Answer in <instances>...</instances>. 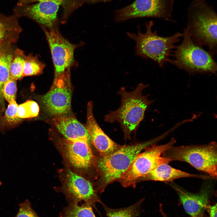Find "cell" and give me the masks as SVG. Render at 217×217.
Segmentation results:
<instances>
[{"mask_svg": "<svg viewBox=\"0 0 217 217\" xmlns=\"http://www.w3.org/2000/svg\"><path fill=\"white\" fill-rule=\"evenodd\" d=\"M187 26L193 39L205 45L212 54L217 48V15L206 0H194L188 9Z\"/></svg>", "mask_w": 217, "mask_h": 217, "instance_id": "obj_5", "label": "cell"}, {"mask_svg": "<svg viewBox=\"0 0 217 217\" xmlns=\"http://www.w3.org/2000/svg\"><path fill=\"white\" fill-rule=\"evenodd\" d=\"M24 52L18 49H15L9 69L10 77L16 80L23 77V68L26 56Z\"/></svg>", "mask_w": 217, "mask_h": 217, "instance_id": "obj_22", "label": "cell"}, {"mask_svg": "<svg viewBox=\"0 0 217 217\" xmlns=\"http://www.w3.org/2000/svg\"><path fill=\"white\" fill-rule=\"evenodd\" d=\"M162 155L171 162H187L197 170L217 178V144L215 142L204 145L173 146Z\"/></svg>", "mask_w": 217, "mask_h": 217, "instance_id": "obj_6", "label": "cell"}, {"mask_svg": "<svg viewBox=\"0 0 217 217\" xmlns=\"http://www.w3.org/2000/svg\"><path fill=\"white\" fill-rule=\"evenodd\" d=\"M39 112L38 104L33 101L29 100L18 105L17 116L20 119L36 117Z\"/></svg>", "mask_w": 217, "mask_h": 217, "instance_id": "obj_24", "label": "cell"}, {"mask_svg": "<svg viewBox=\"0 0 217 217\" xmlns=\"http://www.w3.org/2000/svg\"><path fill=\"white\" fill-rule=\"evenodd\" d=\"M168 164H164L158 166L140 178L138 182L148 181L169 182L184 178H194L207 180L215 179L208 175H197L187 173L173 168Z\"/></svg>", "mask_w": 217, "mask_h": 217, "instance_id": "obj_17", "label": "cell"}, {"mask_svg": "<svg viewBox=\"0 0 217 217\" xmlns=\"http://www.w3.org/2000/svg\"><path fill=\"white\" fill-rule=\"evenodd\" d=\"M93 104L89 102L87 106V119L85 126L90 135V142L100 154V156L110 154L122 145L115 142L103 131L96 121L93 112Z\"/></svg>", "mask_w": 217, "mask_h": 217, "instance_id": "obj_14", "label": "cell"}, {"mask_svg": "<svg viewBox=\"0 0 217 217\" xmlns=\"http://www.w3.org/2000/svg\"><path fill=\"white\" fill-rule=\"evenodd\" d=\"M52 123L64 138L85 139L90 142V135L85 126L76 118L66 115H60L55 116Z\"/></svg>", "mask_w": 217, "mask_h": 217, "instance_id": "obj_16", "label": "cell"}, {"mask_svg": "<svg viewBox=\"0 0 217 217\" xmlns=\"http://www.w3.org/2000/svg\"><path fill=\"white\" fill-rule=\"evenodd\" d=\"M178 194L183 207L191 217H203L209 205V190L202 189L197 193L187 191L175 184L171 185Z\"/></svg>", "mask_w": 217, "mask_h": 217, "instance_id": "obj_15", "label": "cell"}, {"mask_svg": "<svg viewBox=\"0 0 217 217\" xmlns=\"http://www.w3.org/2000/svg\"><path fill=\"white\" fill-rule=\"evenodd\" d=\"M85 139L68 140L64 138L61 144L63 155L68 162L75 168L86 169L95 165L96 157Z\"/></svg>", "mask_w": 217, "mask_h": 217, "instance_id": "obj_13", "label": "cell"}, {"mask_svg": "<svg viewBox=\"0 0 217 217\" xmlns=\"http://www.w3.org/2000/svg\"><path fill=\"white\" fill-rule=\"evenodd\" d=\"M1 184H2V183H1V181H0V185H1Z\"/></svg>", "mask_w": 217, "mask_h": 217, "instance_id": "obj_32", "label": "cell"}, {"mask_svg": "<svg viewBox=\"0 0 217 217\" xmlns=\"http://www.w3.org/2000/svg\"><path fill=\"white\" fill-rule=\"evenodd\" d=\"M72 91L70 71L55 77L49 91L42 96L41 102L46 112L55 116L66 115L71 109Z\"/></svg>", "mask_w": 217, "mask_h": 217, "instance_id": "obj_9", "label": "cell"}, {"mask_svg": "<svg viewBox=\"0 0 217 217\" xmlns=\"http://www.w3.org/2000/svg\"><path fill=\"white\" fill-rule=\"evenodd\" d=\"M15 217H39L32 207L28 200L19 205V210Z\"/></svg>", "mask_w": 217, "mask_h": 217, "instance_id": "obj_26", "label": "cell"}, {"mask_svg": "<svg viewBox=\"0 0 217 217\" xmlns=\"http://www.w3.org/2000/svg\"><path fill=\"white\" fill-rule=\"evenodd\" d=\"M59 217H96L92 207L89 205L69 204L62 210Z\"/></svg>", "mask_w": 217, "mask_h": 217, "instance_id": "obj_21", "label": "cell"}, {"mask_svg": "<svg viewBox=\"0 0 217 217\" xmlns=\"http://www.w3.org/2000/svg\"><path fill=\"white\" fill-rule=\"evenodd\" d=\"M55 69V77L69 71L74 61L75 45L65 39L55 28L45 30Z\"/></svg>", "mask_w": 217, "mask_h": 217, "instance_id": "obj_11", "label": "cell"}, {"mask_svg": "<svg viewBox=\"0 0 217 217\" xmlns=\"http://www.w3.org/2000/svg\"><path fill=\"white\" fill-rule=\"evenodd\" d=\"M44 67V63L36 56L31 54L26 55L23 68L24 77L40 74Z\"/></svg>", "mask_w": 217, "mask_h": 217, "instance_id": "obj_23", "label": "cell"}, {"mask_svg": "<svg viewBox=\"0 0 217 217\" xmlns=\"http://www.w3.org/2000/svg\"><path fill=\"white\" fill-rule=\"evenodd\" d=\"M64 0H51L33 4L16 5L13 9V14L18 18H30L49 29L55 28L58 9Z\"/></svg>", "mask_w": 217, "mask_h": 217, "instance_id": "obj_12", "label": "cell"}, {"mask_svg": "<svg viewBox=\"0 0 217 217\" xmlns=\"http://www.w3.org/2000/svg\"><path fill=\"white\" fill-rule=\"evenodd\" d=\"M148 86V84L140 83L131 91H127L125 87H121L118 92L121 97L120 107L110 111L104 117L106 122H117L120 124L125 140H131V134L136 132L144 118L146 110L154 102L148 99V95L143 94Z\"/></svg>", "mask_w": 217, "mask_h": 217, "instance_id": "obj_2", "label": "cell"}, {"mask_svg": "<svg viewBox=\"0 0 217 217\" xmlns=\"http://www.w3.org/2000/svg\"><path fill=\"white\" fill-rule=\"evenodd\" d=\"M159 211L163 217H168L166 214L163 210L162 208V205H160L159 206Z\"/></svg>", "mask_w": 217, "mask_h": 217, "instance_id": "obj_31", "label": "cell"}, {"mask_svg": "<svg viewBox=\"0 0 217 217\" xmlns=\"http://www.w3.org/2000/svg\"><path fill=\"white\" fill-rule=\"evenodd\" d=\"M112 0H81V1H82V3L83 2H87L91 3H95L101 2H110Z\"/></svg>", "mask_w": 217, "mask_h": 217, "instance_id": "obj_30", "label": "cell"}, {"mask_svg": "<svg viewBox=\"0 0 217 217\" xmlns=\"http://www.w3.org/2000/svg\"><path fill=\"white\" fill-rule=\"evenodd\" d=\"M144 199L140 200L131 206L120 209L111 208L103 203L102 205L107 217H137L142 212L141 206Z\"/></svg>", "mask_w": 217, "mask_h": 217, "instance_id": "obj_20", "label": "cell"}, {"mask_svg": "<svg viewBox=\"0 0 217 217\" xmlns=\"http://www.w3.org/2000/svg\"><path fill=\"white\" fill-rule=\"evenodd\" d=\"M206 210H207L210 217H217V204L213 205H208Z\"/></svg>", "mask_w": 217, "mask_h": 217, "instance_id": "obj_28", "label": "cell"}, {"mask_svg": "<svg viewBox=\"0 0 217 217\" xmlns=\"http://www.w3.org/2000/svg\"><path fill=\"white\" fill-rule=\"evenodd\" d=\"M16 80L10 77L3 86L2 96L9 103L15 100L17 89Z\"/></svg>", "mask_w": 217, "mask_h": 217, "instance_id": "obj_25", "label": "cell"}, {"mask_svg": "<svg viewBox=\"0 0 217 217\" xmlns=\"http://www.w3.org/2000/svg\"><path fill=\"white\" fill-rule=\"evenodd\" d=\"M181 43L176 47L169 62L190 74H215L217 64L212 54L193 38L188 28L184 30Z\"/></svg>", "mask_w": 217, "mask_h": 217, "instance_id": "obj_4", "label": "cell"}, {"mask_svg": "<svg viewBox=\"0 0 217 217\" xmlns=\"http://www.w3.org/2000/svg\"><path fill=\"white\" fill-rule=\"evenodd\" d=\"M159 135L144 142L135 141L122 146L108 155L96 158L94 167L99 174L96 191L102 193L110 184L118 181L143 150L162 140Z\"/></svg>", "mask_w": 217, "mask_h": 217, "instance_id": "obj_1", "label": "cell"}, {"mask_svg": "<svg viewBox=\"0 0 217 217\" xmlns=\"http://www.w3.org/2000/svg\"><path fill=\"white\" fill-rule=\"evenodd\" d=\"M15 50L12 45L0 47V112L3 111L5 107L2 89L5 83L10 78V66Z\"/></svg>", "mask_w": 217, "mask_h": 217, "instance_id": "obj_19", "label": "cell"}, {"mask_svg": "<svg viewBox=\"0 0 217 217\" xmlns=\"http://www.w3.org/2000/svg\"><path fill=\"white\" fill-rule=\"evenodd\" d=\"M19 18L13 14L7 16L0 12V47L17 41L22 31Z\"/></svg>", "mask_w": 217, "mask_h": 217, "instance_id": "obj_18", "label": "cell"}, {"mask_svg": "<svg viewBox=\"0 0 217 217\" xmlns=\"http://www.w3.org/2000/svg\"><path fill=\"white\" fill-rule=\"evenodd\" d=\"M51 0H19L16 5L22 6L31 4L33 2H38Z\"/></svg>", "mask_w": 217, "mask_h": 217, "instance_id": "obj_29", "label": "cell"}, {"mask_svg": "<svg viewBox=\"0 0 217 217\" xmlns=\"http://www.w3.org/2000/svg\"><path fill=\"white\" fill-rule=\"evenodd\" d=\"M176 142V140L173 138L165 144L158 145L154 144L147 147L144 152L137 155L118 181L124 187L135 188L140 178L158 166L171 162L168 158L162 155Z\"/></svg>", "mask_w": 217, "mask_h": 217, "instance_id": "obj_7", "label": "cell"}, {"mask_svg": "<svg viewBox=\"0 0 217 217\" xmlns=\"http://www.w3.org/2000/svg\"><path fill=\"white\" fill-rule=\"evenodd\" d=\"M153 25L151 20L146 24L145 33H142L139 28L137 33L128 32L127 34L136 43V55L151 59L162 67L169 61L171 51L183 33L178 32L170 36L163 37L159 35L156 31H153Z\"/></svg>", "mask_w": 217, "mask_h": 217, "instance_id": "obj_3", "label": "cell"}, {"mask_svg": "<svg viewBox=\"0 0 217 217\" xmlns=\"http://www.w3.org/2000/svg\"><path fill=\"white\" fill-rule=\"evenodd\" d=\"M174 0H136L116 10L115 19L118 22L132 18L154 17L169 20L171 17Z\"/></svg>", "mask_w": 217, "mask_h": 217, "instance_id": "obj_8", "label": "cell"}, {"mask_svg": "<svg viewBox=\"0 0 217 217\" xmlns=\"http://www.w3.org/2000/svg\"><path fill=\"white\" fill-rule=\"evenodd\" d=\"M62 191L69 204L85 203L96 209V203H103L92 184L83 177L70 170L66 171Z\"/></svg>", "mask_w": 217, "mask_h": 217, "instance_id": "obj_10", "label": "cell"}, {"mask_svg": "<svg viewBox=\"0 0 217 217\" xmlns=\"http://www.w3.org/2000/svg\"><path fill=\"white\" fill-rule=\"evenodd\" d=\"M18 107V105L15 100L9 103L5 112V117L8 122H16L21 119L17 116Z\"/></svg>", "mask_w": 217, "mask_h": 217, "instance_id": "obj_27", "label": "cell"}]
</instances>
